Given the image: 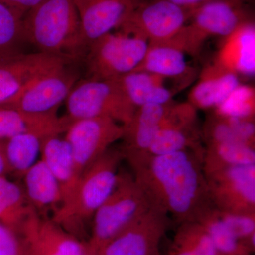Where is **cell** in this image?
I'll return each instance as SVG.
<instances>
[{
  "mask_svg": "<svg viewBox=\"0 0 255 255\" xmlns=\"http://www.w3.org/2000/svg\"><path fill=\"white\" fill-rule=\"evenodd\" d=\"M215 63L240 75L255 73V21L244 23L224 37Z\"/></svg>",
  "mask_w": 255,
  "mask_h": 255,
  "instance_id": "19",
  "label": "cell"
},
{
  "mask_svg": "<svg viewBox=\"0 0 255 255\" xmlns=\"http://www.w3.org/2000/svg\"><path fill=\"white\" fill-rule=\"evenodd\" d=\"M82 255H98V254H97V252L92 251V250L90 249L89 247L87 246L86 251L84 252Z\"/></svg>",
  "mask_w": 255,
  "mask_h": 255,
  "instance_id": "38",
  "label": "cell"
},
{
  "mask_svg": "<svg viewBox=\"0 0 255 255\" xmlns=\"http://www.w3.org/2000/svg\"><path fill=\"white\" fill-rule=\"evenodd\" d=\"M239 75L214 63L203 69L199 81L191 89L188 102L196 110H215L239 85Z\"/></svg>",
  "mask_w": 255,
  "mask_h": 255,
  "instance_id": "18",
  "label": "cell"
},
{
  "mask_svg": "<svg viewBox=\"0 0 255 255\" xmlns=\"http://www.w3.org/2000/svg\"><path fill=\"white\" fill-rule=\"evenodd\" d=\"M23 15L0 1V62L23 53Z\"/></svg>",
  "mask_w": 255,
  "mask_h": 255,
  "instance_id": "31",
  "label": "cell"
},
{
  "mask_svg": "<svg viewBox=\"0 0 255 255\" xmlns=\"http://www.w3.org/2000/svg\"><path fill=\"white\" fill-rule=\"evenodd\" d=\"M150 208L133 175L120 169L114 190L92 218L87 246L92 251H98Z\"/></svg>",
  "mask_w": 255,
  "mask_h": 255,
  "instance_id": "4",
  "label": "cell"
},
{
  "mask_svg": "<svg viewBox=\"0 0 255 255\" xmlns=\"http://www.w3.org/2000/svg\"><path fill=\"white\" fill-rule=\"evenodd\" d=\"M124 160L120 147H110L84 172L71 195L53 211L51 219L82 241L87 223L114 190Z\"/></svg>",
  "mask_w": 255,
  "mask_h": 255,
  "instance_id": "2",
  "label": "cell"
},
{
  "mask_svg": "<svg viewBox=\"0 0 255 255\" xmlns=\"http://www.w3.org/2000/svg\"><path fill=\"white\" fill-rule=\"evenodd\" d=\"M44 0H0L1 2L14 8L24 16L26 12Z\"/></svg>",
  "mask_w": 255,
  "mask_h": 255,
  "instance_id": "36",
  "label": "cell"
},
{
  "mask_svg": "<svg viewBox=\"0 0 255 255\" xmlns=\"http://www.w3.org/2000/svg\"><path fill=\"white\" fill-rule=\"evenodd\" d=\"M170 219L150 208L97 252L98 255H159V244Z\"/></svg>",
  "mask_w": 255,
  "mask_h": 255,
  "instance_id": "13",
  "label": "cell"
},
{
  "mask_svg": "<svg viewBox=\"0 0 255 255\" xmlns=\"http://www.w3.org/2000/svg\"><path fill=\"white\" fill-rule=\"evenodd\" d=\"M28 255H82L87 242L72 236L33 209L20 228Z\"/></svg>",
  "mask_w": 255,
  "mask_h": 255,
  "instance_id": "15",
  "label": "cell"
},
{
  "mask_svg": "<svg viewBox=\"0 0 255 255\" xmlns=\"http://www.w3.org/2000/svg\"><path fill=\"white\" fill-rule=\"evenodd\" d=\"M137 0H75L85 49L101 37L119 28ZM87 52V51H86Z\"/></svg>",
  "mask_w": 255,
  "mask_h": 255,
  "instance_id": "16",
  "label": "cell"
},
{
  "mask_svg": "<svg viewBox=\"0 0 255 255\" xmlns=\"http://www.w3.org/2000/svg\"><path fill=\"white\" fill-rule=\"evenodd\" d=\"M204 145L219 142H241L255 147V119L228 117L214 112L201 126Z\"/></svg>",
  "mask_w": 255,
  "mask_h": 255,
  "instance_id": "25",
  "label": "cell"
},
{
  "mask_svg": "<svg viewBox=\"0 0 255 255\" xmlns=\"http://www.w3.org/2000/svg\"><path fill=\"white\" fill-rule=\"evenodd\" d=\"M23 28L26 42L41 53L70 60L86 53L75 0H44L23 16Z\"/></svg>",
  "mask_w": 255,
  "mask_h": 255,
  "instance_id": "3",
  "label": "cell"
},
{
  "mask_svg": "<svg viewBox=\"0 0 255 255\" xmlns=\"http://www.w3.org/2000/svg\"><path fill=\"white\" fill-rule=\"evenodd\" d=\"M70 61L37 52L21 53L0 62V106L9 105L38 78Z\"/></svg>",
  "mask_w": 255,
  "mask_h": 255,
  "instance_id": "14",
  "label": "cell"
},
{
  "mask_svg": "<svg viewBox=\"0 0 255 255\" xmlns=\"http://www.w3.org/2000/svg\"><path fill=\"white\" fill-rule=\"evenodd\" d=\"M204 151L146 156L129 164L150 207L178 224L196 221L213 206L203 169Z\"/></svg>",
  "mask_w": 255,
  "mask_h": 255,
  "instance_id": "1",
  "label": "cell"
},
{
  "mask_svg": "<svg viewBox=\"0 0 255 255\" xmlns=\"http://www.w3.org/2000/svg\"><path fill=\"white\" fill-rule=\"evenodd\" d=\"M198 223L205 230L219 255H252L243 242L236 238L218 216L214 206L199 216Z\"/></svg>",
  "mask_w": 255,
  "mask_h": 255,
  "instance_id": "30",
  "label": "cell"
},
{
  "mask_svg": "<svg viewBox=\"0 0 255 255\" xmlns=\"http://www.w3.org/2000/svg\"><path fill=\"white\" fill-rule=\"evenodd\" d=\"M161 255V254H160V255Z\"/></svg>",
  "mask_w": 255,
  "mask_h": 255,
  "instance_id": "39",
  "label": "cell"
},
{
  "mask_svg": "<svg viewBox=\"0 0 255 255\" xmlns=\"http://www.w3.org/2000/svg\"><path fill=\"white\" fill-rule=\"evenodd\" d=\"M216 209L219 219L241 241L255 232V214H236Z\"/></svg>",
  "mask_w": 255,
  "mask_h": 255,
  "instance_id": "33",
  "label": "cell"
},
{
  "mask_svg": "<svg viewBox=\"0 0 255 255\" xmlns=\"http://www.w3.org/2000/svg\"><path fill=\"white\" fill-rule=\"evenodd\" d=\"M70 122L56 113L35 115L7 106H0V140H6L23 132L40 131L60 135L66 131Z\"/></svg>",
  "mask_w": 255,
  "mask_h": 255,
  "instance_id": "21",
  "label": "cell"
},
{
  "mask_svg": "<svg viewBox=\"0 0 255 255\" xmlns=\"http://www.w3.org/2000/svg\"><path fill=\"white\" fill-rule=\"evenodd\" d=\"M117 80L135 108L146 105L171 103L177 92L167 87L166 80L168 79L147 72L132 71Z\"/></svg>",
  "mask_w": 255,
  "mask_h": 255,
  "instance_id": "22",
  "label": "cell"
},
{
  "mask_svg": "<svg viewBox=\"0 0 255 255\" xmlns=\"http://www.w3.org/2000/svg\"><path fill=\"white\" fill-rule=\"evenodd\" d=\"M148 45L143 38L120 31L101 37L88 47L84 56L87 79L114 80L133 71Z\"/></svg>",
  "mask_w": 255,
  "mask_h": 255,
  "instance_id": "7",
  "label": "cell"
},
{
  "mask_svg": "<svg viewBox=\"0 0 255 255\" xmlns=\"http://www.w3.org/2000/svg\"><path fill=\"white\" fill-rule=\"evenodd\" d=\"M205 176L210 199L216 209L255 214V164L228 167Z\"/></svg>",
  "mask_w": 255,
  "mask_h": 255,
  "instance_id": "10",
  "label": "cell"
},
{
  "mask_svg": "<svg viewBox=\"0 0 255 255\" xmlns=\"http://www.w3.org/2000/svg\"><path fill=\"white\" fill-rule=\"evenodd\" d=\"M33 208L18 184L0 176V223L18 233Z\"/></svg>",
  "mask_w": 255,
  "mask_h": 255,
  "instance_id": "28",
  "label": "cell"
},
{
  "mask_svg": "<svg viewBox=\"0 0 255 255\" xmlns=\"http://www.w3.org/2000/svg\"><path fill=\"white\" fill-rule=\"evenodd\" d=\"M24 192L30 205L37 212L56 209L63 201L59 183L42 159L28 169L23 177Z\"/></svg>",
  "mask_w": 255,
  "mask_h": 255,
  "instance_id": "24",
  "label": "cell"
},
{
  "mask_svg": "<svg viewBox=\"0 0 255 255\" xmlns=\"http://www.w3.org/2000/svg\"><path fill=\"white\" fill-rule=\"evenodd\" d=\"M51 135L45 132H26L4 140L9 174L23 178L28 169L37 162L43 139Z\"/></svg>",
  "mask_w": 255,
  "mask_h": 255,
  "instance_id": "26",
  "label": "cell"
},
{
  "mask_svg": "<svg viewBox=\"0 0 255 255\" xmlns=\"http://www.w3.org/2000/svg\"><path fill=\"white\" fill-rule=\"evenodd\" d=\"M65 102V117L70 123L78 119L105 117L125 125L137 109L128 99L117 79L79 80Z\"/></svg>",
  "mask_w": 255,
  "mask_h": 255,
  "instance_id": "6",
  "label": "cell"
},
{
  "mask_svg": "<svg viewBox=\"0 0 255 255\" xmlns=\"http://www.w3.org/2000/svg\"><path fill=\"white\" fill-rule=\"evenodd\" d=\"M185 53L166 44L149 43L142 61L133 71H143L174 80L182 86L190 83L195 73L188 65Z\"/></svg>",
  "mask_w": 255,
  "mask_h": 255,
  "instance_id": "20",
  "label": "cell"
},
{
  "mask_svg": "<svg viewBox=\"0 0 255 255\" xmlns=\"http://www.w3.org/2000/svg\"><path fill=\"white\" fill-rule=\"evenodd\" d=\"M167 1L174 3L178 6H182V7L193 9L202 6V5L208 4V3L214 2V1H228L250 4L253 0H167Z\"/></svg>",
  "mask_w": 255,
  "mask_h": 255,
  "instance_id": "35",
  "label": "cell"
},
{
  "mask_svg": "<svg viewBox=\"0 0 255 255\" xmlns=\"http://www.w3.org/2000/svg\"><path fill=\"white\" fill-rule=\"evenodd\" d=\"M185 150H204L197 110L188 102H173L143 157Z\"/></svg>",
  "mask_w": 255,
  "mask_h": 255,
  "instance_id": "11",
  "label": "cell"
},
{
  "mask_svg": "<svg viewBox=\"0 0 255 255\" xmlns=\"http://www.w3.org/2000/svg\"><path fill=\"white\" fill-rule=\"evenodd\" d=\"M167 255H219L204 228L197 221L179 224Z\"/></svg>",
  "mask_w": 255,
  "mask_h": 255,
  "instance_id": "29",
  "label": "cell"
},
{
  "mask_svg": "<svg viewBox=\"0 0 255 255\" xmlns=\"http://www.w3.org/2000/svg\"><path fill=\"white\" fill-rule=\"evenodd\" d=\"M59 135L45 137L42 141L41 153L42 160L59 183L63 193V203L71 195L80 178L77 174L70 145Z\"/></svg>",
  "mask_w": 255,
  "mask_h": 255,
  "instance_id": "23",
  "label": "cell"
},
{
  "mask_svg": "<svg viewBox=\"0 0 255 255\" xmlns=\"http://www.w3.org/2000/svg\"><path fill=\"white\" fill-rule=\"evenodd\" d=\"M68 63L57 67L38 78L7 107L35 115L56 113L80 80L78 72L70 68Z\"/></svg>",
  "mask_w": 255,
  "mask_h": 255,
  "instance_id": "12",
  "label": "cell"
},
{
  "mask_svg": "<svg viewBox=\"0 0 255 255\" xmlns=\"http://www.w3.org/2000/svg\"><path fill=\"white\" fill-rule=\"evenodd\" d=\"M9 174V166L5 155L4 140H0V176Z\"/></svg>",
  "mask_w": 255,
  "mask_h": 255,
  "instance_id": "37",
  "label": "cell"
},
{
  "mask_svg": "<svg viewBox=\"0 0 255 255\" xmlns=\"http://www.w3.org/2000/svg\"><path fill=\"white\" fill-rule=\"evenodd\" d=\"M205 175L237 166L255 164V147L241 142H219L204 145L202 159Z\"/></svg>",
  "mask_w": 255,
  "mask_h": 255,
  "instance_id": "27",
  "label": "cell"
},
{
  "mask_svg": "<svg viewBox=\"0 0 255 255\" xmlns=\"http://www.w3.org/2000/svg\"><path fill=\"white\" fill-rule=\"evenodd\" d=\"M173 102L137 107L130 122L123 125L124 134L120 148L124 160L128 164L147 153Z\"/></svg>",
  "mask_w": 255,
  "mask_h": 255,
  "instance_id": "17",
  "label": "cell"
},
{
  "mask_svg": "<svg viewBox=\"0 0 255 255\" xmlns=\"http://www.w3.org/2000/svg\"><path fill=\"white\" fill-rule=\"evenodd\" d=\"M123 125L113 119L99 117L74 121L65 131V139L71 149L78 177L118 140Z\"/></svg>",
  "mask_w": 255,
  "mask_h": 255,
  "instance_id": "9",
  "label": "cell"
},
{
  "mask_svg": "<svg viewBox=\"0 0 255 255\" xmlns=\"http://www.w3.org/2000/svg\"><path fill=\"white\" fill-rule=\"evenodd\" d=\"M0 255H28L19 233L0 223Z\"/></svg>",
  "mask_w": 255,
  "mask_h": 255,
  "instance_id": "34",
  "label": "cell"
},
{
  "mask_svg": "<svg viewBox=\"0 0 255 255\" xmlns=\"http://www.w3.org/2000/svg\"><path fill=\"white\" fill-rule=\"evenodd\" d=\"M193 9L167 0H137L119 29L149 43H165L189 21Z\"/></svg>",
  "mask_w": 255,
  "mask_h": 255,
  "instance_id": "8",
  "label": "cell"
},
{
  "mask_svg": "<svg viewBox=\"0 0 255 255\" xmlns=\"http://www.w3.org/2000/svg\"><path fill=\"white\" fill-rule=\"evenodd\" d=\"M248 5L219 1L199 6L193 9L189 21L166 43L185 54L198 56L210 37L224 38L241 25L254 21V16Z\"/></svg>",
  "mask_w": 255,
  "mask_h": 255,
  "instance_id": "5",
  "label": "cell"
},
{
  "mask_svg": "<svg viewBox=\"0 0 255 255\" xmlns=\"http://www.w3.org/2000/svg\"><path fill=\"white\" fill-rule=\"evenodd\" d=\"M214 111L228 117L255 119L254 87L240 85Z\"/></svg>",
  "mask_w": 255,
  "mask_h": 255,
  "instance_id": "32",
  "label": "cell"
}]
</instances>
